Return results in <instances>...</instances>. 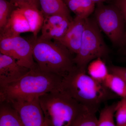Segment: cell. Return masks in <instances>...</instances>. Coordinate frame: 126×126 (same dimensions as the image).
<instances>
[{
    "instance_id": "cell-6",
    "label": "cell",
    "mask_w": 126,
    "mask_h": 126,
    "mask_svg": "<svg viewBox=\"0 0 126 126\" xmlns=\"http://www.w3.org/2000/svg\"><path fill=\"white\" fill-rule=\"evenodd\" d=\"M98 4L94 13L97 24L114 45L121 46L126 32L125 21L122 13L115 5Z\"/></svg>"
},
{
    "instance_id": "cell-25",
    "label": "cell",
    "mask_w": 126,
    "mask_h": 126,
    "mask_svg": "<svg viewBox=\"0 0 126 126\" xmlns=\"http://www.w3.org/2000/svg\"><path fill=\"white\" fill-rule=\"evenodd\" d=\"M38 0H11L10 2L16 7L20 5L26 4H37Z\"/></svg>"
},
{
    "instance_id": "cell-27",
    "label": "cell",
    "mask_w": 126,
    "mask_h": 126,
    "mask_svg": "<svg viewBox=\"0 0 126 126\" xmlns=\"http://www.w3.org/2000/svg\"><path fill=\"white\" fill-rule=\"evenodd\" d=\"M123 53V54H124V55L126 57V48L124 50Z\"/></svg>"
},
{
    "instance_id": "cell-21",
    "label": "cell",
    "mask_w": 126,
    "mask_h": 126,
    "mask_svg": "<svg viewBox=\"0 0 126 126\" xmlns=\"http://www.w3.org/2000/svg\"><path fill=\"white\" fill-rule=\"evenodd\" d=\"M14 6L7 0H0V30L5 26L11 13L12 7Z\"/></svg>"
},
{
    "instance_id": "cell-8",
    "label": "cell",
    "mask_w": 126,
    "mask_h": 126,
    "mask_svg": "<svg viewBox=\"0 0 126 126\" xmlns=\"http://www.w3.org/2000/svg\"><path fill=\"white\" fill-rule=\"evenodd\" d=\"M9 103L18 112L24 126H47L39 98Z\"/></svg>"
},
{
    "instance_id": "cell-13",
    "label": "cell",
    "mask_w": 126,
    "mask_h": 126,
    "mask_svg": "<svg viewBox=\"0 0 126 126\" xmlns=\"http://www.w3.org/2000/svg\"><path fill=\"white\" fill-rule=\"evenodd\" d=\"M41 11L44 16L61 15L72 19L70 12L63 0H38Z\"/></svg>"
},
{
    "instance_id": "cell-7",
    "label": "cell",
    "mask_w": 126,
    "mask_h": 126,
    "mask_svg": "<svg viewBox=\"0 0 126 126\" xmlns=\"http://www.w3.org/2000/svg\"><path fill=\"white\" fill-rule=\"evenodd\" d=\"M0 52L11 56L18 64L31 69L36 65L33 56V42L20 36L0 38Z\"/></svg>"
},
{
    "instance_id": "cell-16",
    "label": "cell",
    "mask_w": 126,
    "mask_h": 126,
    "mask_svg": "<svg viewBox=\"0 0 126 126\" xmlns=\"http://www.w3.org/2000/svg\"><path fill=\"white\" fill-rule=\"evenodd\" d=\"M72 20L66 18L62 22L52 27L41 30V35L40 38L50 40H56L61 38L67 31Z\"/></svg>"
},
{
    "instance_id": "cell-15",
    "label": "cell",
    "mask_w": 126,
    "mask_h": 126,
    "mask_svg": "<svg viewBox=\"0 0 126 126\" xmlns=\"http://www.w3.org/2000/svg\"><path fill=\"white\" fill-rule=\"evenodd\" d=\"M69 10L84 19L88 18L94 11L95 4L91 0H64Z\"/></svg>"
},
{
    "instance_id": "cell-14",
    "label": "cell",
    "mask_w": 126,
    "mask_h": 126,
    "mask_svg": "<svg viewBox=\"0 0 126 126\" xmlns=\"http://www.w3.org/2000/svg\"><path fill=\"white\" fill-rule=\"evenodd\" d=\"M0 126H24L18 112L10 104L0 102Z\"/></svg>"
},
{
    "instance_id": "cell-24",
    "label": "cell",
    "mask_w": 126,
    "mask_h": 126,
    "mask_svg": "<svg viewBox=\"0 0 126 126\" xmlns=\"http://www.w3.org/2000/svg\"><path fill=\"white\" fill-rule=\"evenodd\" d=\"M109 71L113 74L117 75L121 77L126 82V68L112 65L109 68Z\"/></svg>"
},
{
    "instance_id": "cell-1",
    "label": "cell",
    "mask_w": 126,
    "mask_h": 126,
    "mask_svg": "<svg viewBox=\"0 0 126 126\" xmlns=\"http://www.w3.org/2000/svg\"><path fill=\"white\" fill-rule=\"evenodd\" d=\"M63 77L41 70L37 64L16 81L0 87V102L39 98L60 88Z\"/></svg>"
},
{
    "instance_id": "cell-23",
    "label": "cell",
    "mask_w": 126,
    "mask_h": 126,
    "mask_svg": "<svg viewBox=\"0 0 126 126\" xmlns=\"http://www.w3.org/2000/svg\"><path fill=\"white\" fill-rule=\"evenodd\" d=\"M115 5L119 9L124 17L126 25L125 36L121 46H126V0H115Z\"/></svg>"
},
{
    "instance_id": "cell-2",
    "label": "cell",
    "mask_w": 126,
    "mask_h": 126,
    "mask_svg": "<svg viewBox=\"0 0 126 126\" xmlns=\"http://www.w3.org/2000/svg\"><path fill=\"white\" fill-rule=\"evenodd\" d=\"M61 88L89 110L96 112L104 102L117 96L103 82L86 74L76 66L63 78Z\"/></svg>"
},
{
    "instance_id": "cell-5",
    "label": "cell",
    "mask_w": 126,
    "mask_h": 126,
    "mask_svg": "<svg viewBox=\"0 0 126 126\" xmlns=\"http://www.w3.org/2000/svg\"><path fill=\"white\" fill-rule=\"evenodd\" d=\"M108 53L107 47L95 19L86 18L81 47L73 58L75 65L86 71L91 61L106 56Z\"/></svg>"
},
{
    "instance_id": "cell-10",
    "label": "cell",
    "mask_w": 126,
    "mask_h": 126,
    "mask_svg": "<svg viewBox=\"0 0 126 126\" xmlns=\"http://www.w3.org/2000/svg\"><path fill=\"white\" fill-rule=\"evenodd\" d=\"M30 70L11 56L0 53V87L18 80Z\"/></svg>"
},
{
    "instance_id": "cell-18",
    "label": "cell",
    "mask_w": 126,
    "mask_h": 126,
    "mask_svg": "<svg viewBox=\"0 0 126 126\" xmlns=\"http://www.w3.org/2000/svg\"><path fill=\"white\" fill-rule=\"evenodd\" d=\"M89 75L98 81L103 82L109 74V71L101 58L91 62L88 67Z\"/></svg>"
},
{
    "instance_id": "cell-9",
    "label": "cell",
    "mask_w": 126,
    "mask_h": 126,
    "mask_svg": "<svg viewBox=\"0 0 126 126\" xmlns=\"http://www.w3.org/2000/svg\"><path fill=\"white\" fill-rule=\"evenodd\" d=\"M86 19L75 16L71 21L65 35L55 41L67 48L72 53L77 54L82 43Z\"/></svg>"
},
{
    "instance_id": "cell-11",
    "label": "cell",
    "mask_w": 126,
    "mask_h": 126,
    "mask_svg": "<svg viewBox=\"0 0 126 126\" xmlns=\"http://www.w3.org/2000/svg\"><path fill=\"white\" fill-rule=\"evenodd\" d=\"M0 31V38H6L20 36L22 33L31 32V30L29 23L22 11L16 8Z\"/></svg>"
},
{
    "instance_id": "cell-22",
    "label": "cell",
    "mask_w": 126,
    "mask_h": 126,
    "mask_svg": "<svg viewBox=\"0 0 126 126\" xmlns=\"http://www.w3.org/2000/svg\"><path fill=\"white\" fill-rule=\"evenodd\" d=\"M96 113L89 110L79 118L73 126H97L98 118Z\"/></svg>"
},
{
    "instance_id": "cell-26",
    "label": "cell",
    "mask_w": 126,
    "mask_h": 126,
    "mask_svg": "<svg viewBox=\"0 0 126 126\" xmlns=\"http://www.w3.org/2000/svg\"><path fill=\"white\" fill-rule=\"evenodd\" d=\"M91 0L95 3H97L98 4V3H102L103 2H104V1L109 0Z\"/></svg>"
},
{
    "instance_id": "cell-4",
    "label": "cell",
    "mask_w": 126,
    "mask_h": 126,
    "mask_svg": "<svg viewBox=\"0 0 126 126\" xmlns=\"http://www.w3.org/2000/svg\"><path fill=\"white\" fill-rule=\"evenodd\" d=\"M72 53L56 41L37 38L33 42V56L44 72L64 77L75 67Z\"/></svg>"
},
{
    "instance_id": "cell-17",
    "label": "cell",
    "mask_w": 126,
    "mask_h": 126,
    "mask_svg": "<svg viewBox=\"0 0 126 126\" xmlns=\"http://www.w3.org/2000/svg\"><path fill=\"white\" fill-rule=\"evenodd\" d=\"M103 82L117 96L122 98H126V82L121 77L109 73Z\"/></svg>"
},
{
    "instance_id": "cell-19",
    "label": "cell",
    "mask_w": 126,
    "mask_h": 126,
    "mask_svg": "<svg viewBox=\"0 0 126 126\" xmlns=\"http://www.w3.org/2000/svg\"><path fill=\"white\" fill-rule=\"evenodd\" d=\"M116 104L106 106L101 110L97 126H117L114 119Z\"/></svg>"
},
{
    "instance_id": "cell-12",
    "label": "cell",
    "mask_w": 126,
    "mask_h": 126,
    "mask_svg": "<svg viewBox=\"0 0 126 126\" xmlns=\"http://www.w3.org/2000/svg\"><path fill=\"white\" fill-rule=\"evenodd\" d=\"M16 8L22 11L29 23L31 32L33 34L34 38L36 39L44 20L43 13L38 9L36 4H23L19 5Z\"/></svg>"
},
{
    "instance_id": "cell-20",
    "label": "cell",
    "mask_w": 126,
    "mask_h": 126,
    "mask_svg": "<svg viewBox=\"0 0 126 126\" xmlns=\"http://www.w3.org/2000/svg\"><path fill=\"white\" fill-rule=\"evenodd\" d=\"M115 117L117 126H126V98L117 103Z\"/></svg>"
},
{
    "instance_id": "cell-3",
    "label": "cell",
    "mask_w": 126,
    "mask_h": 126,
    "mask_svg": "<svg viewBox=\"0 0 126 126\" xmlns=\"http://www.w3.org/2000/svg\"><path fill=\"white\" fill-rule=\"evenodd\" d=\"M39 101L47 126H73L89 111L60 87L42 95Z\"/></svg>"
}]
</instances>
